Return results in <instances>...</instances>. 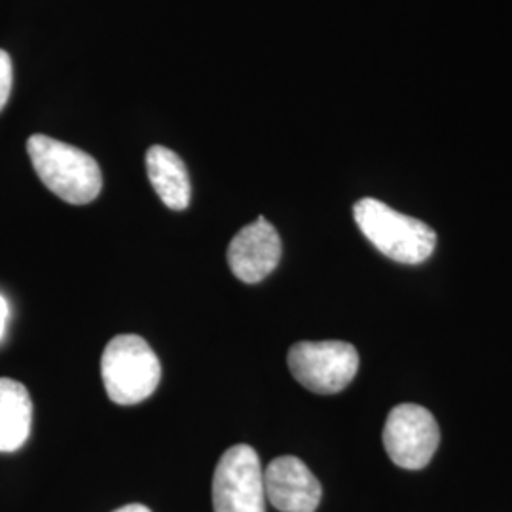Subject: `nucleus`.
<instances>
[{
  "instance_id": "obj_4",
  "label": "nucleus",
  "mask_w": 512,
  "mask_h": 512,
  "mask_svg": "<svg viewBox=\"0 0 512 512\" xmlns=\"http://www.w3.org/2000/svg\"><path fill=\"white\" fill-rule=\"evenodd\" d=\"M287 363L294 380L317 395H334L346 389L359 370V353L348 342H298Z\"/></svg>"
},
{
  "instance_id": "obj_11",
  "label": "nucleus",
  "mask_w": 512,
  "mask_h": 512,
  "mask_svg": "<svg viewBox=\"0 0 512 512\" xmlns=\"http://www.w3.org/2000/svg\"><path fill=\"white\" fill-rule=\"evenodd\" d=\"M12 80H14V71H12V59L4 50H0V110L6 107L10 92H12Z\"/></svg>"
},
{
  "instance_id": "obj_3",
  "label": "nucleus",
  "mask_w": 512,
  "mask_h": 512,
  "mask_svg": "<svg viewBox=\"0 0 512 512\" xmlns=\"http://www.w3.org/2000/svg\"><path fill=\"white\" fill-rule=\"evenodd\" d=\"M101 376L112 403L133 406L156 391L162 378L160 359L137 334H118L101 357Z\"/></svg>"
},
{
  "instance_id": "obj_9",
  "label": "nucleus",
  "mask_w": 512,
  "mask_h": 512,
  "mask_svg": "<svg viewBox=\"0 0 512 512\" xmlns=\"http://www.w3.org/2000/svg\"><path fill=\"white\" fill-rule=\"evenodd\" d=\"M147 173L165 207L173 211H184L188 207L192 186L186 165L179 154L160 145L148 148Z\"/></svg>"
},
{
  "instance_id": "obj_5",
  "label": "nucleus",
  "mask_w": 512,
  "mask_h": 512,
  "mask_svg": "<svg viewBox=\"0 0 512 512\" xmlns=\"http://www.w3.org/2000/svg\"><path fill=\"white\" fill-rule=\"evenodd\" d=\"M215 512H266L264 471L258 454L247 444L228 448L213 476Z\"/></svg>"
},
{
  "instance_id": "obj_10",
  "label": "nucleus",
  "mask_w": 512,
  "mask_h": 512,
  "mask_svg": "<svg viewBox=\"0 0 512 512\" xmlns=\"http://www.w3.org/2000/svg\"><path fill=\"white\" fill-rule=\"evenodd\" d=\"M33 403L27 387L0 378V452H16L29 439Z\"/></svg>"
},
{
  "instance_id": "obj_13",
  "label": "nucleus",
  "mask_w": 512,
  "mask_h": 512,
  "mask_svg": "<svg viewBox=\"0 0 512 512\" xmlns=\"http://www.w3.org/2000/svg\"><path fill=\"white\" fill-rule=\"evenodd\" d=\"M114 512H152L145 505H139V503H131V505H126V507H120L118 511Z\"/></svg>"
},
{
  "instance_id": "obj_8",
  "label": "nucleus",
  "mask_w": 512,
  "mask_h": 512,
  "mask_svg": "<svg viewBox=\"0 0 512 512\" xmlns=\"http://www.w3.org/2000/svg\"><path fill=\"white\" fill-rule=\"evenodd\" d=\"M268 501L281 512H315L323 488L302 459L294 456L275 458L264 473Z\"/></svg>"
},
{
  "instance_id": "obj_7",
  "label": "nucleus",
  "mask_w": 512,
  "mask_h": 512,
  "mask_svg": "<svg viewBox=\"0 0 512 512\" xmlns=\"http://www.w3.org/2000/svg\"><path fill=\"white\" fill-rule=\"evenodd\" d=\"M281 238L274 226L258 217L255 222L243 226L230 241L228 266L239 281L255 285L274 272L281 260Z\"/></svg>"
},
{
  "instance_id": "obj_12",
  "label": "nucleus",
  "mask_w": 512,
  "mask_h": 512,
  "mask_svg": "<svg viewBox=\"0 0 512 512\" xmlns=\"http://www.w3.org/2000/svg\"><path fill=\"white\" fill-rule=\"evenodd\" d=\"M8 302L4 300V296H0V340L6 332V323H8Z\"/></svg>"
},
{
  "instance_id": "obj_2",
  "label": "nucleus",
  "mask_w": 512,
  "mask_h": 512,
  "mask_svg": "<svg viewBox=\"0 0 512 512\" xmlns=\"http://www.w3.org/2000/svg\"><path fill=\"white\" fill-rule=\"evenodd\" d=\"M359 230L382 255L401 264H421L437 247L435 230L403 215L374 198H363L353 207Z\"/></svg>"
},
{
  "instance_id": "obj_6",
  "label": "nucleus",
  "mask_w": 512,
  "mask_h": 512,
  "mask_svg": "<svg viewBox=\"0 0 512 512\" xmlns=\"http://www.w3.org/2000/svg\"><path fill=\"white\" fill-rule=\"evenodd\" d=\"M440 442L435 416L418 404L395 406L384 427V446L391 461L406 469L420 471L429 465Z\"/></svg>"
},
{
  "instance_id": "obj_1",
  "label": "nucleus",
  "mask_w": 512,
  "mask_h": 512,
  "mask_svg": "<svg viewBox=\"0 0 512 512\" xmlns=\"http://www.w3.org/2000/svg\"><path fill=\"white\" fill-rule=\"evenodd\" d=\"M27 152L40 181L63 202L86 205L101 194L103 175L88 152L48 135H31Z\"/></svg>"
}]
</instances>
